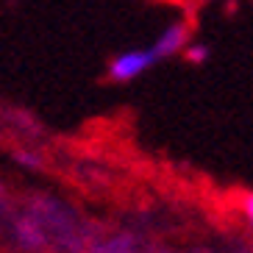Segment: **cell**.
<instances>
[{"label": "cell", "mask_w": 253, "mask_h": 253, "mask_svg": "<svg viewBox=\"0 0 253 253\" xmlns=\"http://www.w3.org/2000/svg\"><path fill=\"white\" fill-rule=\"evenodd\" d=\"M189 45V25L186 23H170L167 28L156 37V42L150 45V50L156 53V59H170L184 53V47Z\"/></svg>", "instance_id": "7a4b0ae2"}, {"label": "cell", "mask_w": 253, "mask_h": 253, "mask_svg": "<svg viewBox=\"0 0 253 253\" xmlns=\"http://www.w3.org/2000/svg\"><path fill=\"white\" fill-rule=\"evenodd\" d=\"M89 253H145V248L134 234H112V237L95 242Z\"/></svg>", "instance_id": "277c9868"}, {"label": "cell", "mask_w": 253, "mask_h": 253, "mask_svg": "<svg viewBox=\"0 0 253 253\" xmlns=\"http://www.w3.org/2000/svg\"><path fill=\"white\" fill-rule=\"evenodd\" d=\"M184 56H186V61H192V64H203V61L209 59V45H203V42H189V45L184 47Z\"/></svg>", "instance_id": "5b68a950"}, {"label": "cell", "mask_w": 253, "mask_h": 253, "mask_svg": "<svg viewBox=\"0 0 253 253\" xmlns=\"http://www.w3.org/2000/svg\"><path fill=\"white\" fill-rule=\"evenodd\" d=\"M156 53L148 47H134V50H123L117 53L112 61H109V78L117 84H128L136 81L142 73H148L153 64H156Z\"/></svg>", "instance_id": "6da1fadb"}, {"label": "cell", "mask_w": 253, "mask_h": 253, "mask_svg": "<svg viewBox=\"0 0 253 253\" xmlns=\"http://www.w3.org/2000/svg\"><path fill=\"white\" fill-rule=\"evenodd\" d=\"M17 162L23 167H39V156L37 153H28V150H17Z\"/></svg>", "instance_id": "8992f818"}, {"label": "cell", "mask_w": 253, "mask_h": 253, "mask_svg": "<svg viewBox=\"0 0 253 253\" xmlns=\"http://www.w3.org/2000/svg\"><path fill=\"white\" fill-rule=\"evenodd\" d=\"M14 237H17V242H20L25 251H45V248H50L42 223H39L31 211H25V214L14 223Z\"/></svg>", "instance_id": "3957f363"}]
</instances>
